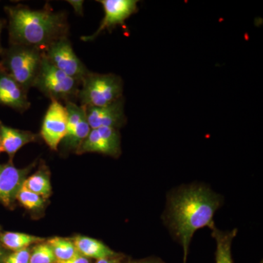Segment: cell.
<instances>
[{
  "instance_id": "cell-17",
  "label": "cell",
  "mask_w": 263,
  "mask_h": 263,
  "mask_svg": "<svg viewBox=\"0 0 263 263\" xmlns=\"http://www.w3.org/2000/svg\"><path fill=\"white\" fill-rule=\"evenodd\" d=\"M0 240L6 248L15 252L27 248L32 243L42 242L43 238L26 233L7 232L0 235Z\"/></svg>"
},
{
  "instance_id": "cell-1",
  "label": "cell",
  "mask_w": 263,
  "mask_h": 263,
  "mask_svg": "<svg viewBox=\"0 0 263 263\" xmlns=\"http://www.w3.org/2000/svg\"><path fill=\"white\" fill-rule=\"evenodd\" d=\"M221 204V197L202 185H191L174 192L167 201L166 220L184 252L186 263L189 247L197 230L215 227L214 216Z\"/></svg>"
},
{
  "instance_id": "cell-23",
  "label": "cell",
  "mask_w": 263,
  "mask_h": 263,
  "mask_svg": "<svg viewBox=\"0 0 263 263\" xmlns=\"http://www.w3.org/2000/svg\"><path fill=\"white\" fill-rule=\"evenodd\" d=\"M67 2L70 3L71 6L73 8L76 15H80V16L84 15V1L82 0H69Z\"/></svg>"
},
{
  "instance_id": "cell-5",
  "label": "cell",
  "mask_w": 263,
  "mask_h": 263,
  "mask_svg": "<svg viewBox=\"0 0 263 263\" xmlns=\"http://www.w3.org/2000/svg\"><path fill=\"white\" fill-rule=\"evenodd\" d=\"M81 85V81L59 70L43 56L41 70L33 87L39 90L51 101L76 103L79 100Z\"/></svg>"
},
{
  "instance_id": "cell-18",
  "label": "cell",
  "mask_w": 263,
  "mask_h": 263,
  "mask_svg": "<svg viewBox=\"0 0 263 263\" xmlns=\"http://www.w3.org/2000/svg\"><path fill=\"white\" fill-rule=\"evenodd\" d=\"M24 185L26 188L41 197H48L51 193L49 178L43 171L36 173L26 179Z\"/></svg>"
},
{
  "instance_id": "cell-9",
  "label": "cell",
  "mask_w": 263,
  "mask_h": 263,
  "mask_svg": "<svg viewBox=\"0 0 263 263\" xmlns=\"http://www.w3.org/2000/svg\"><path fill=\"white\" fill-rule=\"evenodd\" d=\"M89 152L119 157L121 154V137L119 129L108 127L91 129L89 136L81 143L76 154L82 155Z\"/></svg>"
},
{
  "instance_id": "cell-13",
  "label": "cell",
  "mask_w": 263,
  "mask_h": 263,
  "mask_svg": "<svg viewBox=\"0 0 263 263\" xmlns=\"http://www.w3.org/2000/svg\"><path fill=\"white\" fill-rule=\"evenodd\" d=\"M0 105L24 113L31 106L27 91L6 74L0 72Z\"/></svg>"
},
{
  "instance_id": "cell-24",
  "label": "cell",
  "mask_w": 263,
  "mask_h": 263,
  "mask_svg": "<svg viewBox=\"0 0 263 263\" xmlns=\"http://www.w3.org/2000/svg\"><path fill=\"white\" fill-rule=\"evenodd\" d=\"M55 263H89V260L84 256L79 254L67 260H57Z\"/></svg>"
},
{
  "instance_id": "cell-26",
  "label": "cell",
  "mask_w": 263,
  "mask_h": 263,
  "mask_svg": "<svg viewBox=\"0 0 263 263\" xmlns=\"http://www.w3.org/2000/svg\"><path fill=\"white\" fill-rule=\"evenodd\" d=\"M95 263H119V259L113 257V258H106L98 259Z\"/></svg>"
},
{
  "instance_id": "cell-10",
  "label": "cell",
  "mask_w": 263,
  "mask_h": 263,
  "mask_svg": "<svg viewBox=\"0 0 263 263\" xmlns=\"http://www.w3.org/2000/svg\"><path fill=\"white\" fill-rule=\"evenodd\" d=\"M65 108L67 111V134L61 143L64 150L74 151L76 153L91 129L84 107L77 103H67Z\"/></svg>"
},
{
  "instance_id": "cell-11",
  "label": "cell",
  "mask_w": 263,
  "mask_h": 263,
  "mask_svg": "<svg viewBox=\"0 0 263 263\" xmlns=\"http://www.w3.org/2000/svg\"><path fill=\"white\" fill-rule=\"evenodd\" d=\"M91 129L103 127L119 129L127 122L124 113V98L103 107H84Z\"/></svg>"
},
{
  "instance_id": "cell-6",
  "label": "cell",
  "mask_w": 263,
  "mask_h": 263,
  "mask_svg": "<svg viewBox=\"0 0 263 263\" xmlns=\"http://www.w3.org/2000/svg\"><path fill=\"white\" fill-rule=\"evenodd\" d=\"M43 56L52 65L78 81H82L89 72L72 48L68 37L62 38L51 45Z\"/></svg>"
},
{
  "instance_id": "cell-20",
  "label": "cell",
  "mask_w": 263,
  "mask_h": 263,
  "mask_svg": "<svg viewBox=\"0 0 263 263\" xmlns=\"http://www.w3.org/2000/svg\"><path fill=\"white\" fill-rule=\"evenodd\" d=\"M16 200H18L24 207L29 210L40 209L43 205L42 197L26 188L24 184L17 194Z\"/></svg>"
},
{
  "instance_id": "cell-27",
  "label": "cell",
  "mask_w": 263,
  "mask_h": 263,
  "mask_svg": "<svg viewBox=\"0 0 263 263\" xmlns=\"http://www.w3.org/2000/svg\"><path fill=\"white\" fill-rule=\"evenodd\" d=\"M133 263H163L161 262L160 261L154 260V259H145V260L138 261V262H135Z\"/></svg>"
},
{
  "instance_id": "cell-29",
  "label": "cell",
  "mask_w": 263,
  "mask_h": 263,
  "mask_svg": "<svg viewBox=\"0 0 263 263\" xmlns=\"http://www.w3.org/2000/svg\"><path fill=\"white\" fill-rule=\"evenodd\" d=\"M1 122H0V124H1ZM3 152V148H2V145H1V141H0V153Z\"/></svg>"
},
{
  "instance_id": "cell-16",
  "label": "cell",
  "mask_w": 263,
  "mask_h": 263,
  "mask_svg": "<svg viewBox=\"0 0 263 263\" xmlns=\"http://www.w3.org/2000/svg\"><path fill=\"white\" fill-rule=\"evenodd\" d=\"M212 230L213 238L216 242V263H233L231 247L238 230L223 232L215 226Z\"/></svg>"
},
{
  "instance_id": "cell-12",
  "label": "cell",
  "mask_w": 263,
  "mask_h": 263,
  "mask_svg": "<svg viewBox=\"0 0 263 263\" xmlns=\"http://www.w3.org/2000/svg\"><path fill=\"white\" fill-rule=\"evenodd\" d=\"M31 167L17 168L13 162L0 164V202L11 207L16 200L17 194L25 181Z\"/></svg>"
},
{
  "instance_id": "cell-19",
  "label": "cell",
  "mask_w": 263,
  "mask_h": 263,
  "mask_svg": "<svg viewBox=\"0 0 263 263\" xmlns=\"http://www.w3.org/2000/svg\"><path fill=\"white\" fill-rule=\"evenodd\" d=\"M48 245L51 246L57 260H67L79 254L73 242L64 238L58 237L51 238Z\"/></svg>"
},
{
  "instance_id": "cell-15",
  "label": "cell",
  "mask_w": 263,
  "mask_h": 263,
  "mask_svg": "<svg viewBox=\"0 0 263 263\" xmlns=\"http://www.w3.org/2000/svg\"><path fill=\"white\" fill-rule=\"evenodd\" d=\"M73 243L78 252L81 255L88 258L96 259L113 258L117 254L103 242L89 238V237L78 235L73 239Z\"/></svg>"
},
{
  "instance_id": "cell-14",
  "label": "cell",
  "mask_w": 263,
  "mask_h": 263,
  "mask_svg": "<svg viewBox=\"0 0 263 263\" xmlns=\"http://www.w3.org/2000/svg\"><path fill=\"white\" fill-rule=\"evenodd\" d=\"M38 135L30 131L21 130L0 124V141L3 152L10 157V162L14 158L15 154L25 145L37 141Z\"/></svg>"
},
{
  "instance_id": "cell-25",
  "label": "cell",
  "mask_w": 263,
  "mask_h": 263,
  "mask_svg": "<svg viewBox=\"0 0 263 263\" xmlns=\"http://www.w3.org/2000/svg\"><path fill=\"white\" fill-rule=\"evenodd\" d=\"M5 25H6V21L5 19H0V38H1L2 31H3ZM3 50H4V48L2 46L1 41H0V55L3 53Z\"/></svg>"
},
{
  "instance_id": "cell-4",
  "label": "cell",
  "mask_w": 263,
  "mask_h": 263,
  "mask_svg": "<svg viewBox=\"0 0 263 263\" xmlns=\"http://www.w3.org/2000/svg\"><path fill=\"white\" fill-rule=\"evenodd\" d=\"M124 84L120 76L89 71L81 81L79 100L81 107H103L123 98Z\"/></svg>"
},
{
  "instance_id": "cell-21",
  "label": "cell",
  "mask_w": 263,
  "mask_h": 263,
  "mask_svg": "<svg viewBox=\"0 0 263 263\" xmlns=\"http://www.w3.org/2000/svg\"><path fill=\"white\" fill-rule=\"evenodd\" d=\"M57 258L49 245L37 246L30 254L29 263H55Z\"/></svg>"
},
{
  "instance_id": "cell-22",
  "label": "cell",
  "mask_w": 263,
  "mask_h": 263,
  "mask_svg": "<svg viewBox=\"0 0 263 263\" xmlns=\"http://www.w3.org/2000/svg\"><path fill=\"white\" fill-rule=\"evenodd\" d=\"M30 252L28 248L15 251L5 259V263H29Z\"/></svg>"
},
{
  "instance_id": "cell-3",
  "label": "cell",
  "mask_w": 263,
  "mask_h": 263,
  "mask_svg": "<svg viewBox=\"0 0 263 263\" xmlns=\"http://www.w3.org/2000/svg\"><path fill=\"white\" fill-rule=\"evenodd\" d=\"M0 57V72L9 76L28 92L41 70L43 52L28 46L10 45Z\"/></svg>"
},
{
  "instance_id": "cell-28",
  "label": "cell",
  "mask_w": 263,
  "mask_h": 263,
  "mask_svg": "<svg viewBox=\"0 0 263 263\" xmlns=\"http://www.w3.org/2000/svg\"><path fill=\"white\" fill-rule=\"evenodd\" d=\"M5 259L4 257H3V252L0 250V263H5Z\"/></svg>"
},
{
  "instance_id": "cell-8",
  "label": "cell",
  "mask_w": 263,
  "mask_h": 263,
  "mask_svg": "<svg viewBox=\"0 0 263 263\" xmlns=\"http://www.w3.org/2000/svg\"><path fill=\"white\" fill-rule=\"evenodd\" d=\"M67 109L60 102L52 100L43 118L41 138L51 150L57 151L67 134Z\"/></svg>"
},
{
  "instance_id": "cell-2",
  "label": "cell",
  "mask_w": 263,
  "mask_h": 263,
  "mask_svg": "<svg viewBox=\"0 0 263 263\" xmlns=\"http://www.w3.org/2000/svg\"><path fill=\"white\" fill-rule=\"evenodd\" d=\"M8 18L10 45H20L45 52L51 45L68 37L67 13L54 11L50 4L34 10L18 4L5 7Z\"/></svg>"
},
{
  "instance_id": "cell-7",
  "label": "cell",
  "mask_w": 263,
  "mask_h": 263,
  "mask_svg": "<svg viewBox=\"0 0 263 263\" xmlns=\"http://www.w3.org/2000/svg\"><path fill=\"white\" fill-rule=\"evenodd\" d=\"M105 15L98 30L91 35L81 37L83 41L96 39L105 30L111 32L118 25L124 26L126 20L138 11L137 0H100Z\"/></svg>"
}]
</instances>
